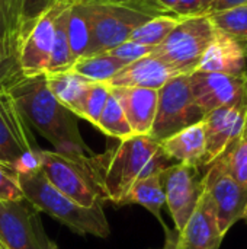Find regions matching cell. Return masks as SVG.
Masks as SVG:
<instances>
[{
  "label": "cell",
  "mask_w": 247,
  "mask_h": 249,
  "mask_svg": "<svg viewBox=\"0 0 247 249\" xmlns=\"http://www.w3.org/2000/svg\"><path fill=\"white\" fill-rule=\"evenodd\" d=\"M7 88H9L7 85H0V92H1V90H6Z\"/></svg>",
  "instance_id": "obj_39"
},
{
  "label": "cell",
  "mask_w": 247,
  "mask_h": 249,
  "mask_svg": "<svg viewBox=\"0 0 247 249\" xmlns=\"http://www.w3.org/2000/svg\"><path fill=\"white\" fill-rule=\"evenodd\" d=\"M181 18L175 15H160L156 16L141 26H138L130 36L131 41L150 45V47H157L160 45L166 36L172 32V29L178 25Z\"/></svg>",
  "instance_id": "obj_28"
},
{
  "label": "cell",
  "mask_w": 247,
  "mask_h": 249,
  "mask_svg": "<svg viewBox=\"0 0 247 249\" xmlns=\"http://www.w3.org/2000/svg\"><path fill=\"white\" fill-rule=\"evenodd\" d=\"M172 13L178 18H189L202 13V0H176Z\"/></svg>",
  "instance_id": "obj_34"
},
{
  "label": "cell",
  "mask_w": 247,
  "mask_h": 249,
  "mask_svg": "<svg viewBox=\"0 0 247 249\" xmlns=\"http://www.w3.org/2000/svg\"><path fill=\"white\" fill-rule=\"evenodd\" d=\"M163 249H166V248H163Z\"/></svg>",
  "instance_id": "obj_46"
},
{
  "label": "cell",
  "mask_w": 247,
  "mask_h": 249,
  "mask_svg": "<svg viewBox=\"0 0 247 249\" xmlns=\"http://www.w3.org/2000/svg\"><path fill=\"white\" fill-rule=\"evenodd\" d=\"M214 25L207 13L181 18L166 39L154 48L151 55L169 64L178 74L189 76L211 42Z\"/></svg>",
  "instance_id": "obj_5"
},
{
  "label": "cell",
  "mask_w": 247,
  "mask_h": 249,
  "mask_svg": "<svg viewBox=\"0 0 247 249\" xmlns=\"http://www.w3.org/2000/svg\"><path fill=\"white\" fill-rule=\"evenodd\" d=\"M71 0H60L44 10L23 32L17 44V64L22 76L45 74L48 67L54 26L58 15L70 4Z\"/></svg>",
  "instance_id": "obj_9"
},
{
  "label": "cell",
  "mask_w": 247,
  "mask_h": 249,
  "mask_svg": "<svg viewBox=\"0 0 247 249\" xmlns=\"http://www.w3.org/2000/svg\"><path fill=\"white\" fill-rule=\"evenodd\" d=\"M165 231L166 249H220L224 238L218 226L215 206L205 191L182 231Z\"/></svg>",
  "instance_id": "obj_12"
},
{
  "label": "cell",
  "mask_w": 247,
  "mask_h": 249,
  "mask_svg": "<svg viewBox=\"0 0 247 249\" xmlns=\"http://www.w3.org/2000/svg\"><path fill=\"white\" fill-rule=\"evenodd\" d=\"M160 172L137 179L124 196L121 206H125V204L143 206L163 225L165 229H167L165 222L162 220V209L166 204V197H165V191H163V185L160 179Z\"/></svg>",
  "instance_id": "obj_22"
},
{
  "label": "cell",
  "mask_w": 247,
  "mask_h": 249,
  "mask_svg": "<svg viewBox=\"0 0 247 249\" xmlns=\"http://www.w3.org/2000/svg\"><path fill=\"white\" fill-rule=\"evenodd\" d=\"M83 1L90 25V45L86 55L106 53L121 45L138 26L156 16L173 15L156 0Z\"/></svg>",
  "instance_id": "obj_4"
},
{
  "label": "cell",
  "mask_w": 247,
  "mask_h": 249,
  "mask_svg": "<svg viewBox=\"0 0 247 249\" xmlns=\"http://www.w3.org/2000/svg\"><path fill=\"white\" fill-rule=\"evenodd\" d=\"M23 198L38 212H44L79 235H93L106 239L109 223L102 204L83 207L52 187L39 166L16 174Z\"/></svg>",
  "instance_id": "obj_3"
},
{
  "label": "cell",
  "mask_w": 247,
  "mask_h": 249,
  "mask_svg": "<svg viewBox=\"0 0 247 249\" xmlns=\"http://www.w3.org/2000/svg\"><path fill=\"white\" fill-rule=\"evenodd\" d=\"M154 48L156 47L144 45V44L128 39V41L122 42L121 45H118V47H115V48H112V50H109L106 53L127 66V64L135 61V60H140V58H143L146 55H150L154 51Z\"/></svg>",
  "instance_id": "obj_32"
},
{
  "label": "cell",
  "mask_w": 247,
  "mask_h": 249,
  "mask_svg": "<svg viewBox=\"0 0 247 249\" xmlns=\"http://www.w3.org/2000/svg\"><path fill=\"white\" fill-rule=\"evenodd\" d=\"M86 1H116V0H86Z\"/></svg>",
  "instance_id": "obj_40"
},
{
  "label": "cell",
  "mask_w": 247,
  "mask_h": 249,
  "mask_svg": "<svg viewBox=\"0 0 247 249\" xmlns=\"http://www.w3.org/2000/svg\"><path fill=\"white\" fill-rule=\"evenodd\" d=\"M7 92L26 124L47 139L55 152L68 156L93 155L80 136L77 117L54 98L45 74L19 76L9 85Z\"/></svg>",
  "instance_id": "obj_2"
},
{
  "label": "cell",
  "mask_w": 247,
  "mask_h": 249,
  "mask_svg": "<svg viewBox=\"0 0 247 249\" xmlns=\"http://www.w3.org/2000/svg\"><path fill=\"white\" fill-rule=\"evenodd\" d=\"M22 76L17 64V53L0 38V85H10Z\"/></svg>",
  "instance_id": "obj_31"
},
{
  "label": "cell",
  "mask_w": 247,
  "mask_h": 249,
  "mask_svg": "<svg viewBox=\"0 0 247 249\" xmlns=\"http://www.w3.org/2000/svg\"><path fill=\"white\" fill-rule=\"evenodd\" d=\"M39 249H58L57 247V244L54 242V241H49L47 236L42 239V242H41V248Z\"/></svg>",
  "instance_id": "obj_37"
},
{
  "label": "cell",
  "mask_w": 247,
  "mask_h": 249,
  "mask_svg": "<svg viewBox=\"0 0 247 249\" xmlns=\"http://www.w3.org/2000/svg\"><path fill=\"white\" fill-rule=\"evenodd\" d=\"M38 166L60 193L83 207L102 204L87 156H68L55 150H38Z\"/></svg>",
  "instance_id": "obj_6"
},
{
  "label": "cell",
  "mask_w": 247,
  "mask_h": 249,
  "mask_svg": "<svg viewBox=\"0 0 247 249\" xmlns=\"http://www.w3.org/2000/svg\"><path fill=\"white\" fill-rule=\"evenodd\" d=\"M245 88L247 89V73H246V76H245Z\"/></svg>",
  "instance_id": "obj_42"
},
{
  "label": "cell",
  "mask_w": 247,
  "mask_h": 249,
  "mask_svg": "<svg viewBox=\"0 0 247 249\" xmlns=\"http://www.w3.org/2000/svg\"><path fill=\"white\" fill-rule=\"evenodd\" d=\"M60 0H0V38L17 53V44L29 25Z\"/></svg>",
  "instance_id": "obj_19"
},
{
  "label": "cell",
  "mask_w": 247,
  "mask_h": 249,
  "mask_svg": "<svg viewBox=\"0 0 247 249\" xmlns=\"http://www.w3.org/2000/svg\"><path fill=\"white\" fill-rule=\"evenodd\" d=\"M214 0H202V13H207Z\"/></svg>",
  "instance_id": "obj_38"
},
{
  "label": "cell",
  "mask_w": 247,
  "mask_h": 249,
  "mask_svg": "<svg viewBox=\"0 0 247 249\" xmlns=\"http://www.w3.org/2000/svg\"><path fill=\"white\" fill-rule=\"evenodd\" d=\"M71 1H80V0H71Z\"/></svg>",
  "instance_id": "obj_44"
},
{
  "label": "cell",
  "mask_w": 247,
  "mask_h": 249,
  "mask_svg": "<svg viewBox=\"0 0 247 249\" xmlns=\"http://www.w3.org/2000/svg\"><path fill=\"white\" fill-rule=\"evenodd\" d=\"M215 29L230 35L239 41L245 48L247 47V4L234 6L217 12L207 13Z\"/></svg>",
  "instance_id": "obj_26"
},
{
  "label": "cell",
  "mask_w": 247,
  "mask_h": 249,
  "mask_svg": "<svg viewBox=\"0 0 247 249\" xmlns=\"http://www.w3.org/2000/svg\"><path fill=\"white\" fill-rule=\"evenodd\" d=\"M26 200H0V242L6 249H39L45 238L36 228L38 216Z\"/></svg>",
  "instance_id": "obj_14"
},
{
  "label": "cell",
  "mask_w": 247,
  "mask_h": 249,
  "mask_svg": "<svg viewBox=\"0 0 247 249\" xmlns=\"http://www.w3.org/2000/svg\"><path fill=\"white\" fill-rule=\"evenodd\" d=\"M122 67H125L124 63L109 55L108 53H100L79 58L73 64L71 70L89 79L90 82L108 83Z\"/></svg>",
  "instance_id": "obj_25"
},
{
  "label": "cell",
  "mask_w": 247,
  "mask_h": 249,
  "mask_svg": "<svg viewBox=\"0 0 247 249\" xmlns=\"http://www.w3.org/2000/svg\"><path fill=\"white\" fill-rule=\"evenodd\" d=\"M0 200L20 201L25 200L16 179V174L0 165Z\"/></svg>",
  "instance_id": "obj_33"
},
{
  "label": "cell",
  "mask_w": 247,
  "mask_h": 249,
  "mask_svg": "<svg viewBox=\"0 0 247 249\" xmlns=\"http://www.w3.org/2000/svg\"><path fill=\"white\" fill-rule=\"evenodd\" d=\"M67 38L74 63L87 54L90 45V25L83 0L73 1L67 16Z\"/></svg>",
  "instance_id": "obj_23"
},
{
  "label": "cell",
  "mask_w": 247,
  "mask_h": 249,
  "mask_svg": "<svg viewBox=\"0 0 247 249\" xmlns=\"http://www.w3.org/2000/svg\"><path fill=\"white\" fill-rule=\"evenodd\" d=\"M242 4H247V0H214L207 13L229 9V7H234V6H242Z\"/></svg>",
  "instance_id": "obj_35"
},
{
  "label": "cell",
  "mask_w": 247,
  "mask_h": 249,
  "mask_svg": "<svg viewBox=\"0 0 247 249\" xmlns=\"http://www.w3.org/2000/svg\"><path fill=\"white\" fill-rule=\"evenodd\" d=\"M204 174L201 168L172 163L160 172L166 206L175 223V231L183 229L204 193Z\"/></svg>",
  "instance_id": "obj_10"
},
{
  "label": "cell",
  "mask_w": 247,
  "mask_h": 249,
  "mask_svg": "<svg viewBox=\"0 0 247 249\" xmlns=\"http://www.w3.org/2000/svg\"><path fill=\"white\" fill-rule=\"evenodd\" d=\"M181 76L154 55H146L122 67L109 82L111 88H147L159 90L173 77Z\"/></svg>",
  "instance_id": "obj_18"
},
{
  "label": "cell",
  "mask_w": 247,
  "mask_h": 249,
  "mask_svg": "<svg viewBox=\"0 0 247 249\" xmlns=\"http://www.w3.org/2000/svg\"><path fill=\"white\" fill-rule=\"evenodd\" d=\"M246 51H247V47H246Z\"/></svg>",
  "instance_id": "obj_45"
},
{
  "label": "cell",
  "mask_w": 247,
  "mask_h": 249,
  "mask_svg": "<svg viewBox=\"0 0 247 249\" xmlns=\"http://www.w3.org/2000/svg\"><path fill=\"white\" fill-rule=\"evenodd\" d=\"M0 249H6L4 247H3V244H1V242H0Z\"/></svg>",
  "instance_id": "obj_43"
},
{
  "label": "cell",
  "mask_w": 247,
  "mask_h": 249,
  "mask_svg": "<svg viewBox=\"0 0 247 249\" xmlns=\"http://www.w3.org/2000/svg\"><path fill=\"white\" fill-rule=\"evenodd\" d=\"M243 220L247 223V206H246V210H245V214H243Z\"/></svg>",
  "instance_id": "obj_41"
},
{
  "label": "cell",
  "mask_w": 247,
  "mask_h": 249,
  "mask_svg": "<svg viewBox=\"0 0 247 249\" xmlns=\"http://www.w3.org/2000/svg\"><path fill=\"white\" fill-rule=\"evenodd\" d=\"M204 114L197 105L189 86V77L181 74L159 89L156 118L150 137L162 142L169 136L202 121Z\"/></svg>",
  "instance_id": "obj_7"
},
{
  "label": "cell",
  "mask_w": 247,
  "mask_h": 249,
  "mask_svg": "<svg viewBox=\"0 0 247 249\" xmlns=\"http://www.w3.org/2000/svg\"><path fill=\"white\" fill-rule=\"evenodd\" d=\"M109 95H111V86L108 83L92 82L82 104L80 118L89 121L96 127Z\"/></svg>",
  "instance_id": "obj_30"
},
{
  "label": "cell",
  "mask_w": 247,
  "mask_h": 249,
  "mask_svg": "<svg viewBox=\"0 0 247 249\" xmlns=\"http://www.w3.org/2000/svg\"><path fill=\"white\" fill-rule=\"evenodd\" d=\"M70 4L58 15V18L55 20L52 48H51V55H49V61H48L45 74L67 71L74 64V60H73L71 51H70V45H68V38H67V16H68Z\"/></svg>",
  "instance_id": "obj_24"
},
{
  "label": "cell",
  "mask_w": 247,
  "mask_h": 249,
  "mask_svg": "<svg viewBox=\"0 0 247 249\" xmlns=\"http://www.w3.org/2000/svg\"><path fill=\"white\" fill-rule=\"evenodd\" d=\"M103 134L109 136V137H114L116 140H124L127 137H131L134 136L132 134V130L127 121V117L119 105V102L116 101V98L112 95H109L106 104H105V108L99 117V121H98V125H96Z\"/></svg>",
  "instance_id": "obj_27"
},
{
  "label": "cell",
  "mask_w": 247,
  "mask_h": 249,
  "mask_svg": "<svg viewBox=\"0 0 247 249\" xmlns=\"http://www.w3.org/2000/svg\"><path fill=\"white\" fill-rule=\"evenodd\" d=\"M197 70L245 79L247 73L246 48L230 35L214 28L213 39L204 51Z\"/></svg>",
  "instance_id": "obj_16"
},
{
  "label": "cell",
  "mask_w": 247,
  "mask_h": 249,
  "mask_svg": "<svg viewBox=\"0 0 247 249\" xmlns=\"http://www.w3.org/2000/svg\"><path fill=\"white\" fill-rule=\"evenodd\" d=\"M38 147H35L29 127L20 115L7 89L0 92V165L15 174L38 166Z\"/></svg>",
  "instance_id": "obj_8"
},
{
  "label": "cell",
  "mask_w": 247,
  "mask_h": 249,
  "mask_svg": "<svg viewBox=\"0 0 247 249\" xmlns=\"http://www.w3.org/2000/svg\"><path fill=\"white\" fill-rule=\"evenodd\" d=\"M202 123L207 142L205 168L247 130V104L217 108L204 115Z\"/></svg>",
  "instance_id": "obj_15"
},
{
  "label": "cell",
  "mask_w": 247,
  "mask_h": 249,
  "mask_svg": "<svg viewBox=\"0 0 247 249\" xmlns=\"http://www.w3.org/2000/svg\"><path fill=\"white\" fill-rule=\"evenodd\" d=\"M231 177L247 187V130L220 156Z\"/></svg>",
  "instance_id": "obj_29"
},
{
  "label": "cell",
  "mask_w": 247,
  "mask_h": 249,
  "mask_svg": "<svg viewBox=\"0 0 247 249\" xmlns=\"http://www.w3.org/2000/svg\"><path fill=\"white\" fill-rule=\"evenodd\" d=\"M160 146L173 163L204 168L207 152L204 123L199 121L169 136L160 142Z\"/></svg>",
  "instance_id": "obj_20"
},
{
  "label": "cell",
  "mask_w": 247,
  "mask_h": 249,
  "mask_svg": "<svg viewBox=\"0 0 247 249\" xmlns=\"http://www.w3.org/2000/svg\"><path fill=\"white\" fill-rule=\"evenodd\" d=\"M202 181L204 191L208 193L215 206L220 231L226 236L231 226L243 219L247 206V187L231 177L220 158L205 166Z\"/></svg>",
  "instance_id": "obj_11"
},
{
  "label": "cell",
  "mask_w": 247,
  "mask_h": 249,
  "mask_svg": "<svg viewBox=\"0 0 247 249\" xmlns=\"http://www.w3.org/2000/svg\"><path fill=\"white\" fill-rule=\"evenodd\" d=\"M173 162L160 142L150 136H131L99 155L87 156L93 181L102 201L121 206L130 187L140 178L163 171Z\"/></svg>",
  "instance_id": "obj_1"
},
{
  "label": "cell",
  "mask_w": 247,
  "mask_h": 249,
  "mask_svg": "<svg viewBox=\"0 0 247 249\" xmlns=\"http://www.w3.org/2000/svg\"><path fill=\"white\" fill-rule=\"evenodd\" d=\"M188 77L194 99L204 115L221 107L247 104L243 77L198 70Z\"/></svg>",
  "instance_id": "obj_13"
},
{
  "label": "cell",
  "mask_w": 247,
  "mask_h": 249,
  "mask_svg": "<svg viewBox=\"0 0 247 249\" xmlns=\"http://www.w3.org/2000/svg\"><path fill=\"white\" fill-rule=\"evenodd\" d=\"M45 79L47 86L54 98L80 118L82 104L92 82L71 69L61 73L45 74Z\"/></svg>",
  "instance_id": "obj_21"
},
{
  "label": "cell",
  "mask_w": 247,
  "mask_h": 249,
  "mask_svg": "<svg viewBox=\"0 0 247 249\" xmlns=\"http://www.w3.org/2000/svg\"><path fill=\"white\" fill-rule=\"evenodd\" d=\"M162 7H165L167 12H170L172 13V9H173V6H175V3H176V0H156Z\"/></svg>",
  "instance_id": "obj_36"
},
{
  "label": "cell",
  "mask_w": 247,
  "mask_h": 249,
  "mask_svg": "<svg viewBox=\"0 0 247 249\" xmlns=\"http://www.w3.org/2000/svg\"><path fill=\"white\" fill-rule=\"evenodd\" d=\"M135 136H148L156 118L159 90L147 88H111Z\"/></svg>",
  "instance_id": "obj_17"
}]
</instances>
